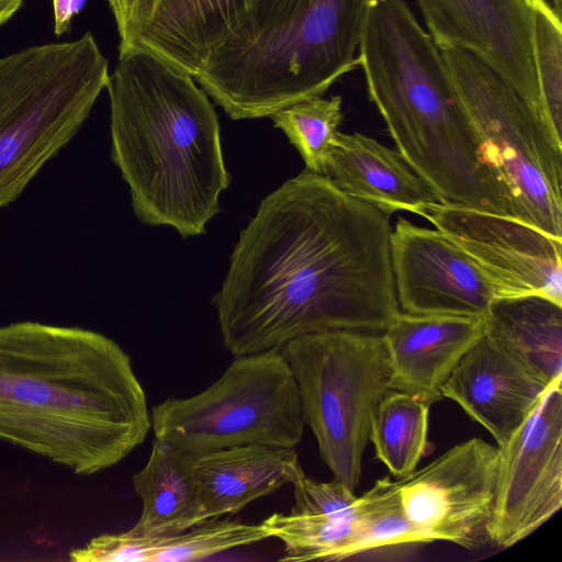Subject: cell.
Here are the masks:
<instances>
[{
  "label": "cell",
  "mask_w": 562,
  "mask_h": 562,
  "mask_svg": "<svg viewBox=\"0 0 562 562\" xmlns=\"http://www.w3.org/2000/svg\"><path fill=\"white\" fill-rule=\"evenodd\" d=\"M155 438L192 456L246 445L295 448L304 420L297 384L280 351L235 357L204 391L151 409Z\"/></svg>",
  "instance_id": "obj_9"
},
{
  "label": "cell",
  "mask_w": 562,
  "mask_h": 562,
  "mask_svg": "<svg viewBox=\"0 0 562 562\" xmlns=\"http://www.w3.org/2000/svg\"><path fill=\"white\" fill-rule=\"evenodd\" d=\"M111 157L148 225L201 235L229 184L217 114L194 78L142 50L119 56L106 85Z\"/></svg>",
  "instance_id": "obj_3"
},
{
  "label": "cell",
  "mask_w": 562,
  "mask_h": 562,
  "mask_svg": "<svg viewBox=\"0 0 562 562\" xmlns=\"http://www.w3.org/2000/svg\"><path fill=\"white\" fill-rule=\"evenodd\" d=\"M369 0H255L193 78L233 120L323 95L359 66Z\"/></svg>",
  "instance_id": "obj_5"
},
{
  "label": "cell",
  "mask_w": 562,
  "mask_h": 562,
  "mask_svg": "<svg viewBox=\"0 0 562 562\" xmlns=\"http://www.w3.org/2000/svg\"><path fill=\"white\" fill-rule=\"evenodd\" d=\"M429 407L422 398L392 390L373 413L369 440L376 459L397 479L413 473L428 449Z\"/></svg>",
  "instance_id": "obj_23"
},
{
  "label": "cell",
  "mask_w": 562,
  "mask_h": 562,
  "mask_svg": "<svg viewBox=\"0 0 562 562\" xmlns=\"http://www.w3.org/2000/svg\"><path fill=\"white\" fill-rule=\"evenodd\" d=\"M390 256L403 312L484 316L494 301L479 267L436 228L400 217L391 231Z\"/></svg>",
  "instance_id": "obj_13"
},
{
  "label": "cell",
  "mask_w": 562,
  "mask_h": 562,
  "mask_svg": "<svg viewBox=\"0 0 562 562\" xmlns=\"http://www.w3.org/2000/svg\"><path fill=\"white\" fill-rule=\"evenodd\" d=\"M150 427L145 391L113 339L31 321L0 327V440L91 475Z\"/></svg>",
  "instance_id": "obj_2"
},
{
  "label": "cell",
  "mask_w": 562,
  "mask_h": 562,
  "mask_svg": "<svg viewBox=\"0 0 562 562\" xmlns=\"http://www.w3.org/2000/svg\"><path fill=\"white\" fill-rule=\"evenodd\" d=\"M255 0H146L120 40L119 56L142 50L190 74L240 25Z\"/></svg>",
  "instance_id": "obj_15"
},
{
  "label": "cell",
  "mask_w": 562,
  "mask_h": 562,
  "mask_svg": "<svg viewBox=\"0 0 562 562\" xmlns=\"http://www.w3.org/2000/svg\"><path fill=\"white\" fill-rule=\"evenodd\" d=\"M109 77L90 32L0 58V209L74 138Z\"/></svg>",
  "instance_id": "obj_6"
},
{
  "label": "cell",
  "mask_w": 562,
  "mask_h": 562,
  "mask_svg": "<svg viewBox=\"0 0 562 562\" xmlns=\"http://www.w3.org/2000/svg\"><path fill=\"white\" fill-rule=\"evenodd\" d=\"M484 336L546 385L562 378V306L530 295L495 299Z\"/></svg>",
  "instance_id": "obj_21"
},
{
  "label": "cell",
  "mask_w": 562,
  "mask_h": 562,
  "mask_svg": "<svg viewBox=\"0 0 562 562\" xmlns=\"http://www.w3.org/2000/svg\"><path fill=\"white\" fill-rule=\"evenodd\" d=\"M23 2L24 0H0V26L19 11Z\"/></svg>",
  "instance_id": "obj_30"
},
{
  "label": "cell",
  "mask_w": 562,
  "mask_h": 562,
  "mask_svg": "<svg viewBox=\"0 0 562 562\" xmlns=\"http://www.w3.org/2000/svg\"><path fill=\"white\" fill-rule=\"evenodd\" d=\"M498 459L497 446L472 438L398 479L407 518L431 542L475 548L488 541Z\"/></svg>",
  "instance_id": "obj_12"
},
{
  "label": "cell",
  "mask_w": 562,
  "mask_h": 562,
  "mask_svg": "<svg viewBox=\"0 0 562 562\" xmlns=\"http://www.w3.org/2000/svg\"><path fill=\"white\" fill-rule=\"evenodd\" d=\"M499 449L488 541L509 548L562 507V378Z\"/></svg>",
  "instance_id": "obj_10"
},
{
  "label": "cell",
  "mask_w": 562,
  "mask_h": 562,
  "mask_svg": "<svg viewBox=\"0 0 562 562\" xmlns=\"http://www.w3.org/2000/svg\"><path fill=\"white\" fill-rule=\"evenodd\" d=\"M300 469L294 448L246 445L195 456L201 521L240 512L292 483Z\"/></svg>",
  "instance_id": "obj_19"
},
{
  "label": "cell",
  "mask_w": 562,
  "mask_h": 562,
  "mask_svg": "<svg viewBox=\"0 0 562 562\" xmlns=\"http://www.w3.org/2000/svg\"><path fill=\"white\" fill-rule=\"evenodd\" d=\"M549 385L483 336L458 361L441 395L459 404L502 447Z\"/></svg>",
  "instance_id": "obj_16"
},
{
  "label": "cell",
  "mask_w": 562,
  "mask_h": 562,
  "mask_svg": "<svg viewBox=\"0 0 562 562\" xmlns=\"http://www.w3.org/2000/svg\"><path fill=\"white\" fill-rule=\"evenodd\" d=\"M325 176L389 216L400 211L424 216L430 204L439 202L396 149L357 132L337 133Z\"/></svg>",
  "instance_id": "obj_18"
},
{
  "label": "cell",
  "mask_w": 562,
  "mask_h": 562,
  "mask_svg": "<svg viewBox=\"0 0 562 562\" xmlns=\"http://www.w3.org/2000/svg\"><path fill=\"white\" fill-rule=\"evenodd\" d=\"M532 46L541 101L548 119L562 134V22L546 0H530Z\"/></svg>",
  "instance_id": "obj_27"
},
{
  "label": "cell",
  "mask_w": 562,
  "mask_h": 562,
  "mask_svg": "<svg viewBox=\"0 0 562 562\" xmlns=\"http://www.w3.org/2000/svg\"><path fill=\"white\" fill-rule=\"evenodd\" d=\"M479 267L495 299L541 296L562 306V240L512 217L430 204L424 216Z\"/></svg>",
  "instance_id": "obj_11"
},
{
  "label": "cell",
  "mask_w": 562,
  "mask_h": 562,
  "mask_svg": "<svg viewBox=\"0 0 562 562\" xmlns=\"http://www.w3.org/2000/svg\"><path fill=\"white\" fill-rule=\"evenodd\" d=\"M86 3L87 0H52L56 36L69 30L74 16L85 9Z\"/></svg>",
  "instance_id": "obj_29"
},
{
  "label": "cell",
  "mask_w": 562,
  "mask_h": 562,
  "mask_svg": "<svg viewBox=\"0 0 562 562\" xmlns=\"http://www.w3.org/2000/svg\"><path fill=\"white\" fill-rule=\"evenodd\" d=\"M280 352L297 384L304 424L334 479L355 492L373 413L392 391L381 334L328 330L289 341Z\"/></svg>",
  "instance_id": "obj_8"
},
{
  "label": "cell",
  "mask_w": 562,
  "mask_h": 562,
  "mask_svg": "<svg viewBox=\"0 0 562 562\" xmlns=\"http://www.w3.org/2000/svg\"><path fill=\"white\" fill-rule=\"evenodd\" d=\"M390 216L303 170L259 204L214 296L234 356L328 330L382 334L398 313Z\"/></svg>",
  "instance_id": "obj_1"
},
{
  "label": "cell",
  "mask_w": 562,
  "mask_h": 562,
  "mask_svg": "<svg viewBox=\"0 0 562 562\" xmlns=\"http://www.w3.org/2000/svg\"><path fill=\"white\" fill-rule=\"evenodd\" d=\"M440 48L469 50L541 105L530 0H417Z\"/></svg>",
  "instance_id": "obj_14"
},
{
  "label": "cell",
  "mask_w": 562,
  "mask_h": 562,
  "mask_svg": "<svg viewBox=\"0 0 562 562\" xmlns=\"http://www.w3.org/2000/svg\"><path fill=\"white\" fill-rule=\"evenodd\" d=\"M392 389L434 404L461 357L484 336V316L401 312L381 334Z\"/></svg>",
  "instance_id": "obj_17"
},
{
  "label": "cell",
  "mask_w": 562,
  "mask_h": 562,
  "mask_svg": "<svg viewBox=\"0 0 562 562\" xmlns=\"http://www.w3.org/2000/svg\"><path fill=\"white\" fill-rule=\"evenodd\" d=\"M270 538L261 524L211 518L184 531L136 536L130 531L104 533L70 550L74 562H182L212 557Z\"/></svg>",
  "instance_id": "obj_20"
},
{
  "label": "cell",
  "mask_w": 562,
  "mask_h": 562,
  "mask_svg": "<svg viewBox=\"0 0 562 562\" xmlns=\"http://www.w3.org/2000/svg\"><path fill=\"white\" fill-rule=\"evenodd\" d=\"M359 50L396 150L438 201L514 218L442 53L406 0L368 1Z\"/></svg>",
  "instance_id": "obj_4"
},
{
  "label": "cell",
  "mask_w": 562,
  "mask_h": 562,
  "mask_svg": "<svg viewBox=\"0 0 562 562\" xmlns=\"http://www.w3.org/2000/svg\"><path fill=\"white\" fill-rule=\"evenodd\" d=\"M194 457L155 438L147 463L132 477L143 506L131 533H177L202 522Z\"/></svg>",
  "instance_id": "obj_22"
},
{
  "label": "cell",
  "mask_w": 562,
  "mask_h": 562,
  "mask_svg": "<svg viewBox=\"0 0 562 562\" xmlns=\"http://www.w3.org/2000/svg\"><path fill=\"white\" fill-rule=\"evenodd\" d=\"M342 99L312 97L273 113L274 126L283 131L303 158L306 169L325 175L342 120Z\"/></svg>",
  "instance_id": "obj_25"
},
{
  "label": "cell",
  "mask_w": 562,
  "mask_h": 562,
  "mask_svg": "<svg viewBox=\"0 0 562 562\" xmlns=\"http://www.w3.org/2000/svg\"><path fill=\"white\" fill-rule=\"evenodd\" d=\"M357 524L361 554L390 548L431 543L430 539L406 516L398 481L385 476L358 496Z\"/></svg>",
  "instance_id": "obj_26"
},
{
  "label": "cell",
  "mask_w": 562,
  "mask_h": 562,
  "mask_svg": "<svg viewBox=\"0 0 562 562\" xmlns=\"http://www.w3.org/2000/svg\"><path fill=\"white\" fill-rule=\"evenodd\" d=\"M146 0H106L122 38L137 20Z\"/></svg>",
  "instance_id": "obj_28"
},
{
  "label": "cell",
  "mask_w": 562,
  "mask_h": 562,
  "mask_svg": "<svg viewBox=\"0 0 562 562\" xmlns=\"http://www.w3.org/2000/svg\"><path fill=\"white\" fill-rule=\"evenodd\" d=\"M262 525L270 537L283 543L281 561H341L361 553L360 529L353 519L291 509L272 514Z\"/></svg>",
  "instance_id": "obj_24"
},
{
  "label": "cell",
  "mask_w": 562,
  "mask_h": 562,
  "mask_svg": "<svg viewBox=\"0 0 562 562\" xmlns=\"http://www.w3.org/2000/svg\"><path fill=\"white\" fill-rule=\"evenodd\" d=\"M440 50L514 218L562 240V134L541 104L479 56Z\"/></svg>",
  "instance_id": "obj_7"
}]
</instances>
